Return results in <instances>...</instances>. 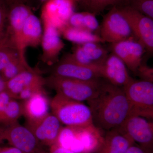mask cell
I'll use <instances>...</instances> for the list:
<instances>
[{"label":"cell","mask_w":153,"mask_h":153,"mask_svg":"<svg viewBox=\"0 0 153 153\" xmlns=\"http://www.w3.org/2000/svg\"><path fill=\"white\" fill-rule=\"evenodd\" d=\"M93 123L104 131L117 128L131 114V107L123 88L103 82L97 95L87 101Z\"/></svg>","instance_id":"obj_1"},{"label":"cell","mask_w":153,"mask_h":153,"mask_svg":"<svg viewBox=\"0 0 153 153\" xmlns=\"http://www.w3.org/2000/svg\"><path fill=\"white\" fill-rule=\"evenodd\" d=\"M52 113L66 126L84 127L93 124L89 106L56 93L50 100Z\"/></svg>","instance_id":"obj_2"},{"label":"cell","mask_w":153,"mask_h":153,"mask_svg":"<svg viewBox=\"0 0 153 153\" xmlns=\"http://www.w3.org/2000/svg\"><path fill=\"white\" fill-rule=\"evenodd\" d=\"M45 85L56 93L76 101H88L98 94L104 81H84L50 75L45 78Z\"/></svg>","instance_id":"obj_3"},{"label":"cell","mask_w":153,"mask_h":153,"mask_svg":"<svg viewBox=\"0 0 153 153\" xmlns=\"http://www.w3.org/2000/svg\"><path fill=\"white\" fill-rule=\"evenodd\" d=\"M123 88L131 107V115L152 120L153 82L133 79Z\"/></svg>","instance_id":"obj_4"},{"label":"cell","mask_w":153,"mask_h":153,"mask_svg":"<svg viewBox=\"0 0 153 153\" xmlns=\"http://www.w3.org/2000/svg\"><path fill=\"white\" fill-rule=\"evenodd\" d=\"M4 141L24 153H46L30 129L18 122L8 125H0V144Z\"/></svg>","instance_id":"obj_5"},{"label":"cell","mask_w":153,"mask_h":153,"mask_svg":"<svg viewBox=\"0 0 153 153\" xmlns=\"http://www.w3.org/2000/svg\"><path fill=\"white\" fill-rule=\"evenodd\" d=\"M67 149L78 153H94L101 146L105 131L94 124L84 127H70Z\"/></svg>","instance_id":"obj_6"},{"label":"cell","mask_w":153,"mask_h":153,"mask_svg":"<svg viewBox=\"0 0 153 153\" xmlns=\"http://www.w3.org/2000/svg\"><path fill=\"white\" fill-rule=\"evenodd\" d=\"M99 31L104 43L110 44L134 37L127 21L117 6L112 7L105 15Z\"/></svg>","instance_id":"obj_7"},{"label":"cell","mask_w":153,"mask_h":153,"mask_svg":"<svg viewBox=\"0 0 153 153\" xmlns=\"http://www.w3.org/2000/svg\"><path fill=\"white\" fill-rule=\"evenodd\" d=\"M127 21L134 37L150 54L153 52V19L128 6L118 7Z\"/></svg>","instance_id":"obj_8"},{"label":"cell","mask_w":153,"mask_h":153,"mask_svg":"<svg viewBox=\"0 0 153 153\" xmlns=\"http://www.w3.org/2000/svg\"><path fill=\"white\" fill-rule=\"evenodd\" d=\"M119 128L146 152L153 153V123L152 121L131 115Z\"/></svg>","instance_id":"obj_9"},{"label":"cell","mask_w":153,"mask_h":153,"mask_svg":"<svg viewBox=\"0 0 153 153\" xmlns=\"http://www.w3.org/2000/svg\"><path fill=\"white\" fill-rule=\"evenodd\" d=\"M51 75L84 81L101 79L100 68L79 64L65 56L52 68Z\"/></svg>","instance_id":"obj_10"},{"label":"cell","mask_w":153,"mask_h":153,"mask_svg":"<svg viewBox=\"0 0 153 153\" xmlns=\"http://www.w3.org/2000/svg\"><path fill=\"white\" fill-rule=\"evenodd\" d=\"M72 0H48L41 10V20L60 30L68 25L69 18L74 12Z\"/></svg>","instance_id":"obj_11"},{"label":"cell","mask_w":153,"mask_h":153,"mask_svg":"<svg viewBox=\"0 0 153 153\" xmlns=\"http://www.w3.org/2000/svg\"><path fill=\"white\" fill-rule=\"evenodd\" d=\"M111 52L122 60L135 75L143 61L145 47L134 37L111 44Z\"/></svg>","instance_id":"obj_12"},{"label":"cell","mask_w":153,"mask_h":153,"mask_svg":"<svg viewBox=\"0 0 153 153\" xmlns=\"http://www.w3.org/2000/svg\"><path fill=\"white\" fill-rule=\"evenodd\" d=\"M100 44L96 42H88L77 44L72 53L65 56L84 66L100 68L109 53Z\"/></svg>","instance_id":"obj_13"},{"label":"cell","mask_w":153,"mask_h":153,"mask_svg":"<svg viewBox=\"0 0 153 153\" xmlns=\"http://www.w3.org/2000/svg\"><path fill=\"white\" fill-rule=\"evenodd\" d=\"M62 124L55 115L49 113L37 123L26 126L32 131L41 144L50 147L57 143L63 127Z\"/></svg>","instance_id":"obj_14"},{"label":"cell","mask_w":153,"mask_h":153,"mask_svg":"<svg viewBox=\"0 0 153 153\" xmlns=\"http://www.w3.org/2000/svg\"><path fill=\"white\" fill-rule=\"evenodd\" d=\"M43 24L44 28L41 44L43 52L41 59L44 63L52 65L58 60L59 55L65 44L56 28L47 23Z\"/></svg>","instance_id":"obj_15"},{"label":"cell","mask_w":153,"mask_h":153,"mask_svg":"<svg viewBox=\"0 0 153 153\" xmlns=\"http://www.w3.org/2000/svg\"><path fill=\"white\" fill-rule=\"evenodd\" d=\"M102 77L106 81L120 88H123L133 79L130 76L123 61L114 53L108 54L100 68Z\"/></svg>","instance_id":"obj_16"},{"label":"cell","mask_w":153,"mask_h":153,"mask_svg":"<svg viewBox=\"0 0 153 153\" xmlns=\"http://www.w3.org/2000/svg\"><path fill=\"white\" fill-rule=\"evenodd\" d=\"M32 13L33 12L31 8L25 3L11 5L8 9L6 30L15 42L19 54L23 27L26 20Z\"/></svg>","instance_id":"obj_17"},{"label":"cell","mask_w":153,"mask_h":153,"mask_svg":"<svg viewBox=\"0 0 153 153\" xmlns=\"http://www.w3.org/2000/svg\"><path fill=\"white\" fill-rule=\"evenodd\" d=\"M22 102L23 116L27 120V125L37 123L49 113L50 100L44 90L34 94Z\"/></svg>","instance_id":"obj_18"},{"label":"cell","mask_w":153,"mask_h":153,"mask_svg":"<svg viewBox=\"0 0 153 153\" xmlns=\"http://www.w3.org/2000/svg\"><path fill=\"white\" fill-rule=\"evenodd\" d=\"M45 78L33 68L26 70L6 82L5 91L13 99L17 100L19 94L30 88L44 86Z\"/></svg>","instance_id":"obj_19"},{"label":"cell","mask_w":153,"mask_h":153,"mask_svg":"<svg viewBox=\"0 0 153 153\" xmlns=\"http://www.w3.org/2000/svg\"><path fill=\"white\" fill-rule=\"evenodd\" d=\"M43 30L41 22L38 17L32 13L26 20L22 30L20 54L25 57L27 47H36L41 44Z\"/></svg>","instance_id":"obj_20"},{"label":"cell","mask_w":153,"mask_h":153,"mask_svg":"<svg viewBox=\"0 0 153 153\" xmlns=\"http://www.w3.org/2000/svg\"><path fill=\"white\" fill-rule=\"evenodd\" d=\"M135 144L126 133L119 128L106 131L101 146L94 153H125Z\"/></svg>","instance_id":"obj_21"},{"label":"cell","mask_w":153,"mask_h":153,"mask_svg":"<svg viewBox=\"0 0 153 153\" xmlns=\"http://www.w3.org/2000/svg\"><path fill=\"white\" fill-rule=\"evenodd\" d=\"M60 34L68 41L77 44H82L88 42L103 43L99 35L84 29L74 27L67 25L60 32Z\"/></svg>","instance_id":"obj_22"},{"label":"cell","mask_w":153,"mask_h":153,"mask_svg":"<svg viewBox=\"0 0 153 153\" xmlns=\"http://www.w3.org/2000/svg\"><path fill=\"white\" fill-rule=\"evenodd\" d=\"M94 14L88 11L74 13L68 19V25L80 28L94 33L99 30L100 27Z\"/></svg>","instance_id":"obj_23"},{"label":"cell","mask_w":153,"mask_h":153,"mask_svg":"<svg viewBox=\"0 0 153 153\" xmlns=\"http://www.w3.org/2000/svg\"><path fill=\"white\" fill-rule=\"evenodd\" d=\"M19 55L15 42L6 30L4 37L0 41V72Z\"/></svg>","instance_id":"obj_24"},{"label":"cell","mask_w":153,"mask_h":153,"mask_svg":"<svg viewBox=\"0 0 153 153\" xmlns=\"http://www.w3.org/2000/svg\"><path fill=\"white\" fill-rule=\"evenodd\" d=\"M32 68L28 64L26 58L19 55L5 66L0 72V74L6 82L20 73Z\"/></svg>","instance_id":"obj_25"},{"label":"cell","mask_w":153,"mask_h":153,"mask_svg":"<svg viewBox=\"0 0 153 153\" xmlns=\"http://www.w3.org/2000/svg\"><path fill=\"white\" fill-rule=\"evenodd\" d=\"M22 116L23 107L22 102L12 98L7 105L0 125H8L16 123L19 118Z\"/></svg>","instance_id":"obj_26"},{"label":"cell","mask_w":153,"mask_h":153,"mask_svg":"<svg viewBox=\"0 0 153 153\" xmlns=\"http://www.w3.org/2000/svg\"><path fill=\"white\" fill-rule=\"evenodd\" d=\"M126 0H89L86 6L87 11L96 16L109 6L121 7Z\"/></svg>","instance_id":"obj_27"},{"label":"cell","mask_w":153,"mask_h":153,"mask_svg":"<svg viewBox=\"0 0 153 153\" xmlns=\"http://www.w3.org/2000/svg\"><path fill=\"white\" fill-rule=\"evenodd\" d=\"M123 6H128L153 19V0H126Z\"/></svg>","instance_id":"obj_28"},{"label":"cell","mask_w":153,"mask_h":153,"mask_svg":"<svg viewBox=\"0 0 153 153\" xmlns=\"http://www.w3.org/2000/svg\"><path fill=\"white\" fill-rule=\"evenodd\" d=\"M8 9L4 0H0V41L5 33L7 26Z\"/></svg>","instance_id":"obj_29"},{"label":"cell","mask_w":153,"mask_h":153,"mask_svg":"<svg viewBox=\"0 0 153 153\" xmlns=\"http://www.w3.org/2000/svg\"><path fill=\"white\" fill-rule=\"evenodd\" d=\"M136 75L141 80L153 82V68L143 61L138 68Z\"/></svg>","instance_id":"obj_30"},{"label":"cell","mask_w":153,"mask_h":153,"mask_svg":"<svg viewBox=\"0 0 153 153\" xmlns=\"http://www.w3.org/2000/svg\"><path fill=\"white\" fill-rule=\"evenodd\" d=\"M12 98L5 90L0 92V123L7 105Z\"/></svg>","instance_id":"obj_31"},{"label":"cell","mask_w":153,"mask_h":153,"mask_svg":"<svg viewBox=\"0 0 153 153\" xmlns=\"http://www.w3.org/2000/svg\"><path fill=\"white\" fill-rule=\"evenodd\" d=\"M48 153H78L73 151L65 149L55 144L49 147V151Z\"/></svg>","instance_id":"obj_32"},{"label":"cell","mask_w":153,"mask_h":153,"mask_svg":"<svg viewBox=\"0 0 153 153\" xmlns=\"http://www.w3.org/2000/svg\"><path fill=\"white\" fill-rule=\"evenodd\" d=\"M125 153H148L138 145H132L127 150Z\"/></svg>","instance_id":"obj_33"},{"label":"cell","mask_w":153,"mask_h":153,"mask_svg":"<svg viewBox=\"0 0 153 153\" xmlns=\"http://www.w3.org/2000/svg\"><path fill=\"white\" fill-rule=\"evenodd\" d=\"M0 153H24L13 146L0 147Z\"/></svg>","instance_id":"obj_34"},{"label":"cell","mask_w":153,"mask_h":153,"mask_svg":"<svg viewBox=\"0 0 153 153\" xmlns=\"http://www.w3.org/2000/svg\"><path fill=\"white\" fill-rule=\"evenodd\" d=\"M27 1V0H4L6 4H8L10 6L17 3H25Z\"/></svg>","instance_id":"obj_35"},{"label":"cell","mask_w":153,"mask_h":153,"mask_svg":"<svg viewBox=\"0 0 153 153\" xmlns=\"http://www.w3.org/2000/svg\"><path fill=\"white\" fill-rule=\"evenodd\" d=\"M6 82L0 74V92L5 90Z\"/></svg>","instance_id":"obj_36"},{"label":"cell","mask_w":153,"mask_h":153,"mask_svg":"<svg viewBox=\"0 0 153 153\" xmlns=\"http://www.w3.org/2000/svg\"><path fill=\"white\" fill-rule=\"evenodd\" d=\"M89 1V0H83L82 3L83 4V6H84V7H86V6H87Z\"/></svg>","instance_id":"obj_37"},{"label":"cell","mask_w":153,"mask_h":153,"mask_svg":"<svg viewBox=\"0 0 153 153\" xmlns=\"http://www.w3.org/2000/svg\"><path fill=\"white\" fill-rule=\"evenodd\" d=\"M74 1V2H81L82 3L83 0H72Z\"/></svg>","instance_id":"obj_38"},{"label":"cell","mask_w":153,"mask_h":153,"mask_svg":"<svg viewBox=\"0 0 153 153\" xmlns=\"http://www.w3.org/2000/svg\"><path fill=\"white\" fill-rule=\"evenodd\" d=\"M42 1H48V0H41Z\"/></svg>","instance_id":"obj_39"},{"label":"cell","mask_w":153,"mask_h":153,"mask_svg":"<svg viewBox=\"0 0 153 153\" xmlns=\"http://www.w3.org/2000/svg\"></svg>","instance_id":"obj_40"}]
</instances>
